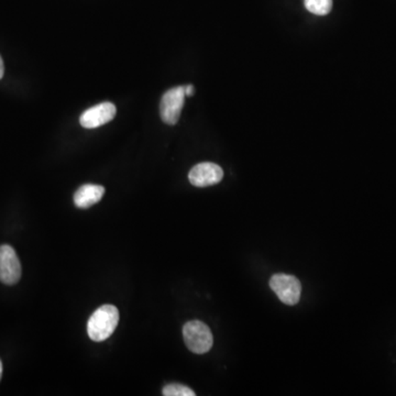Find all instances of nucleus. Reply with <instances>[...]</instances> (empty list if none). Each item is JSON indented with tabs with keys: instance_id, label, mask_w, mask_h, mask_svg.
<instances>
[{
	"instance_id": "nucleus-1",
	"label": "nucleus",
	"mask_w": 396,
	"mask_h": 396,
	"mask_svg": "<svg viewBox=\"0 0 396 396\" xmlns=\"http://www.w3.org/2000/svg\"><path fill=\"white\" fill-rule=\"evenodd\" d=\"M119 311L114 305H103L96 309L88 323V333L94 341H104L118 326Z\"/></svg>"
},
{
	"instance_id": "nucleus-2",
	"label": "nucleus",
	"mask_w": 396,
	"mask_h": 396,
	"mask_svg": "<svg viewBox=\"0 0 396 396\" xmlns=\"http://www.w3.org/2000/svg\"><path fill=\"white\" fill-rule=\"evenodd\" d=\"M184 341L196 355H204L213 347V333L203 321H191L183 327Z\"/></svg>"
},
{
	"instance_id": "nucleus-3",
	"label": "nucleus",
	"mask_w": 396,
	"mask_h": 396,
	"mask_svg": "<svg viewBox=\"0 0 396 396\" xmlns=\"http://www.w3.org/2000/svg\"><path fill=\"white\" fill-rule=\"evenodd\" d=\"M185 88L184 86L171 88L163 95L160 103L161 118L170 126H174L181 117L182 109L185 103Z\"/></svg>"
},
{
	"instance_id": "nucleus-4",
	"label": "nucleus",
	"mask_w": 396,
	"mask_h": 396,
	"mask_svg": "<svg viewBox=\"0 0 396 396\" xmlns=\"http://www.w3.org/2000/svg\"><path fill=\"white\" fill-rule=\"evenodd\" d=\"M270 286L284 304L295 305L300 302L302 286L295 276L284 273L274 274L271 278Z\"/></svg>"
},
{
	"instance_id": "nucleus-5",
	"label": "nucleus",
	"mask_w": 396,
	"mask_h": 396,
	"mask_svg": "<svg viewBox=\"0 0 396 396\" xmlns=\"http://www.w3.org/2000/svg\"><path fill=\"white\" fill-rule=\"evenodd\" d=\"M21 278V264L17 254L8 244L0 246V281L6 286H15Z\"/></svg>"
},
{
	"instance_id": "nucleus-6",
	"label": "nucleus",
	"mask_w": 396,
	"mask_h": 396,
	"mask_svg": "<svg viewBox=\"0 0 396 396\" xmlns=\"http://www.w3.org/2000/svg\"><path fill=\"white\" fill-rule=\"evenodd\" d=\"M224 177V171L215 163L204 162L195 165L189 171V179L196 187H213Z\"/></svg>"
},
{
	"instance_id": "nucleus-7",
	"label": "nucleus",
	"mask_w": 396,
	"mask_h": 396,
	"mask_svg": "<svg viewBox=\"0 0 396 396\" xmlns=\"http://www.w3.org/2000/svg\"><path fill=\"white\" fill-rule=\"evenodd\" d=\"M116 106L113 103L105 102L88 109L80 116V126L84 128L94 129L103 126L113 120L116 116Z\"/></svg>"
},
{
	"instance_id": "nucleus-8",
	"label": "nucleus",
	"mask_w": 396,
	"mask_h": 396,
	"mask_svg": "<svg viewBox=\"0 0 396 396\" xmlns=\"http://www.w3.org/2000/svg\"><path fill=\"white\" fill-rule=\"evenodd\" d=\"M105 194V189L100 185L86 184L83 185L74 194V203L78 208H90L102 199Z\"/></svg>"
},
{
	"instance_id": "nucleus-9",
	"label": "nucleus",
	"mask_w": 396,
	"mask_h": 396,
	"mask_svg": "<svg viewBox=\"0 0 396 396\" xmlns=\"http://www.w3.org/2000/svg\"><path fill=\"white\" fill-rule=\"evenodd\" d=\"M305 7L317 16H326L333 8V0H305Z\"/></svg>"
},
{
	"instance_id": "nucleus-10",
	"label": "nucleus",
	"mask_w": 396,
	"mask_h": 396,
	"mask_svg": "<svg viewBox=\"0 0 396 396\" xmlns=\"http://www.w3.org/2000/svg\"><path fill=\"white\" fill-rule=\"evenodd\" d=\"M163 395L165 396H195V392L189 389L187 385H167L163 387Z\"/></svg>"
},
{
	"instance_id": "nucleus-11",
	"label": "nucleus",
	"mask_w": 396,
	"mask_h": 396,
	"mask_svg": "<svg viewBox=\"0 0 396 396\" xmlns=\"http://www.w3.org/2000/svg\"><path fill=\"white\" fill-rule=\"evenodd\" d=\"M184 88H185V95L187 96H192L195 93V88H194L193 85H187V86H184Z\"/></svg>"
},
{
	"instance_id": "nucleus-12",
	"label": "nucleus",
	"mask_w": 396,
	"mask_h": 396,
	"mask_svg": "<svg viewBox=\"0 0 396 396\" xmlns=\"http://www.w3.org/2000/svg\"><path fill=\"white\" fill-rule=\"evenodd\" d=\"M4 74H5V66H4V61L0 56V80L4 78Z\"/></svg>"
},
{
	"instance_id": "nucleus-13",
	"label": "nucleus",
	"mask_w": 396,
	"mask_h": 396,
	"mask_svg": "<svg viewBox=\"0 0 396 396\" xmlns=\"http://www.w3.org/2000/svg\"><path fill=\"white\" fill-rule=\"evenodd\" d=\"M1 377H3V363L0 361V380H1Z\"/></svg>"
}]
</instances>
